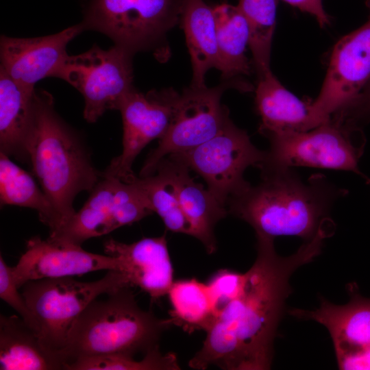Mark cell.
<instances>
[{
    "label": "cell",
    "instance_id": "cell-1",
    "mask_svg": "<svg viewBox=\"0 0 370 370\" xmlns=\"http://www.w3.org/2000/svg\"><path fill=\"white\" fill-rule=\"evenodd\" d=\"M330 236L322 229L286 257L276 253L273 239L256 236L254 263L243 273L236 294L217 311L188 366L199 370L212 365L225 370L269 369L276 331L292 291L290 278L319 255Z\"/></svg>",
    "mask_w": 370,
    "mask_h": 370
},
{
    "label": "cell",
    "instance_id": "cell-2",
    "mask_svg": "<svg viewBox=\"0 0 370 370\" xmlns=\"http://www.w3.org/2000/svg\"><path fill=\"white\" fill-rule=\"evenodd\" d=\"M259 169L260 182L232 196L226 205L228 213L249 223L256 236H293L309 241L333 224L330 210L346 190L321 173L304 181L291 167Z\"/></svg>",
    "mask_w": 370,
    "mask_h": 370
},
{
    "label": "cell",
    "instance_id": "cell-3",
    "mask_svg": "<svg viewBox=\"0 0 370 370\" xmlns=\"http://www.w3.org/2000/svg\"><path fill=\"white\" fill-rule=\"evenodd\" d=\"M26 150L28 162L60 218V230L76 212V196L91 191L101 173L94 167L79 136L56 112L53 98L45 90H36Z\"/></svg>",
    "mask_w": 370,
    "mask_h": 370
},
{
    "label": "cell",
    "instance_id": "cell-4",
    "mask_svg": "<svg viewBox=\"0 0 370 370\" xmlns=\"http://www.w3.org/2000/svg\"><path fill=\"white\" fill-rule=\"evenodd\" d=\"M107 295L92 301L74 323L62 355L64 367L81 357L146 354L159 346L161 335L173 325L169 318L140 308L132 288Z\"/></svg>",
    "mask_w": 370,
    "mask_h": 370
},
{
    "label": "cell",
    "instance_id": "cell-5",
    "mask_svg": "<svg viewBox=\"0 0 370 370\" xmlns=\"http://www.w3.org/2000/svg\"><path fill=\"white\" fill-rule=\"evenodd\" d=\"M126 287L121 273L110 270L92 282L78 281L73 277L29 281L22 286V295L37 319L42 345L58 357L64 367L62 352L82 312L99 296Z\"/></svg>",
    "mask_w": 370,
    "mask_h": 370
},
{
    "label": "cell",
    "instance_id": "cell-6",
    "mask_svg": "<svg viewBox=\"0 0 370 370\" xmlns=\"http://www.w3.org/2000/svg\"><path fill=\"white\" fill-rule=\"evenodd\" d=\"M270 147L258 166H308L352 171L365 179L358 167L365 139L362 127L332 116L302 132H282L266 136Z\"/></svg>",
    "mask_w": 370,
    "mask_h": 370
},
{
    "label": "cell",
    "instance_id": "cell-7",
    "mask_svg": "<svg viewBox=\"0 0 370 370\" xmlns=\"http://www.w3.org/2000/svg\"><path fill=\"white\" fill-rule=\"evenodd\" d=\"M184 0H91L82 23L134 54L156 49L181 18Z\"/></svg>",
    "mask_w": 370,
    "mask_h": 370
},
{
    "label": "cell",
    "instance_id": "cell-8",
    "mask_svg": "<svg viewBox=\"0 0 370 370\" xmlns=\"http://www.w3.org/2000/svg\"><path fill=\"white\" fill-rule=\"evenodd\" d=\"M265 156L266 151L254 145L247 132L230 119L212 138L190 149L169 156L201 176L209 192L225 207L232 196L250 184L243 177L247 168H258Z\"/></svg>",
    "mask_w": 370,
    "mask_h": 370
},
{
    "label": "cell",
    "instance_id": "cell-9",
    "mask_svg": "<svg viewBox=\"0 0 370 370\" xmlns=\"http://www.w3.org/2000/svg\"><path fill=\"white\" fill-rule=\"evenodd\" d=\"M134 55L115 45L108 50L95 45L84 53L69 56L59 78L83 96L87 122H96L108 110H118L123 98L135 88Z\"/></svg>",
    "mask_w": 370,
    "mask_h": 370
},
{
    "label": "cell",
    "instance_id": "cell-10",
    "mask_svg": "<svg viewBox=\"0 0 370 370\" xmlns=\"http://www.w3.org/2000/svg\"><path fill=\"white\" fill-rule=\"evenodd\" d=\"M230 85L236 84L228 82L213 88L190 85L177 94L170 125L147 156L140 177L153 174L164 158L194 148L222 130L230 117L221 98Z\"/></svg>",
    "mask_w": 370,
    "mask_h": 370
},
{
    "label": "cell",
    "instance_id": "cell-11",
    "mask_svg": "<svg viewBox=\"0 0 370 370\" xmlns=\"http://www.w3.org/2000/svg\"><path fill=\"white\" fill-rule=\"evenodd\" d=\"M153 212L147 199L132 180L101 175L82 208L49 237L81 245Z\"/></svg>",
    "mask_w": 370,
    "mask_h": 370
},
{
    "label": "cell",
    "instance_id": "cell-12",
    "mask_svg": "<svg viewBox=\"0 0 370 370\" xmlns=\"http://www.w3.org/2000/svg\"><path fill=\"white\" fill-rule=\"evenodd\" d=\"M369 79L370 14L335 45L319 94L311 102V128L350 106Z\"/></svg>",
    "mask_w": 370,
    "mask_h": 370
},
{
    "label": "cell",
    "instance_id": "cell-13",
    "mask_svg": "<svg viewBox=\"0 0 370 370\" xmlns=\"http://www.w3.org/2000/svg\"><path fill=\"white\" fill-rule=\"evenodd\" d=\"M178 93L173 90H151L146 94L135 88L120 103L123 121V149L101 172L128 181L135 175L132 164L141 151L166 132Z\"/></svg>",
    "mask_w": 370,
    "mask_h": 370
},
{
    "label": "cell",
    "instance_id": "cell-14",
    "mask_svg": "<svg viewBox=\"0 0 370 370\" xmlns=\"http://www.w3.org/2000/svg\"><path fill=\"white\" fill-rule=\"evenodd\" d=\"M347 287L349 301L344 305L322 298L314 310L293 308L289 313L327 328L340 369L370 370V298L361 295L356 284Z\"/></svg>",
    "mask_w": 370,
    "mask_h": 370
},
{
    "label": "cell",
    "instance_id": "cell-15",
    "mask_svg": "<svg viewBox=\"0 0 370 370\" xmlns=\"http://www.w3.org/2000/svg\"><path fill=\"white\" fill-rule=\"evenodd\" d=\"M117 269L118 262L112 256L87 251L80 245L36 236L27 241L26 249L12 267V273L21 288L32 280Z\"/></svg>",
    "mask_w": 370,
    "mask_h": 370
},
{
    "label": "cell",
    "instance_id": "cell-16",
    "mask_svg": "<svg viewBox=\"0 0 370 370\" xmlns=\"http://www.w3.org/2000/svg\"><path fill=\"white\" fill-rule=\"evenodd\" d=\"M82 23L55 34L34 38H0V69L24 86L35 88L38 81L58 77L69 57L68 44L82 32Z\"/></svg>",
    "mask_w": 370,
    "mask_h": 370
},
{
    "label": "cell",
    "instance_id": "cell-17",
    "mask_svg": "<svg viewBox=\"0 0 370 370\" xmlns=\"http://www.w3.org/2000/svg\"><path fill=\"white\" fill-rule=\"evenodd\" d=\"M103 247L106 254L117 260L116 271L128 287H138L152 301L167 295L174 282V270L165 233L130 244L110 238Z\"/></svg>",
    "mask_w": 370,
    "mask_h": 370
},
{
    "label": "cell",
    "instance_id": "cell-18",
    "mask_svg": "<svg viewBox=\"0 0 370 370\" xmlns=\"http://www.w3.org/2000/svg\"><path fill=\"white\" fill-rule=\"evenodd\" d=\"M160 162L170 175L180 207L189 223L190 236L203 244L208 254L214 253L217 248L214 227L228 214L227 208L190 177L185 165L169 156Z\"/></svg>",
    "mask_w": 370,
    "mask_h": 370
},
{
    "label": "cell",
    "instance_id": "cell-19",
    "mask_svg": "<svg viewBox=\"0 0 370 370\" xmlns=\"http://www.w3.org/2000/svg\"><path fill=\"white\" fill-rule=\"evenodd\" d=\"M255 93L261 134L311 130V102L300 99L286 89L271 71L258 77Z\"/></svg>",
    "mask_w": 370,
    "mask_h": 370
},
{
    "label": "cell",
    "instance_id": "cell-20",
    "mask_svg": "<svg viewBox=\"0 0 370 370\" xmlns=\"http://www.w3.org/2000/svg\"><path fill=\"white\" fill-rule=\"evenodd\" d=\"M36 89L23 86L0 69L1 152L28 162L27 141L34 116Z\"/></svg>",
    "mask_w": 370,
    "mask_h": 370
},
{
    "label": "cell",
    "instance_id": "cell-21",
    "mask_svg": "<svg viewBox=\"0 0 370 370\" xmlns=\"http://www.w3.org/2000/svg\"><path fill=\"white\" fill-rule=\"evenodd\" d=\"M0 369L57 370L64 369V363L20 316L1 314Z\"/></svg>",
    "mask_w": 370,
    "mask_h": 370
},
{
    "label": "cell",
    "instance_id": "cell-22",
    "mask_svg": "<svg viewBox=\"0 0 370 370\" xmlns=\"http://www.w3.org/2000/svg\"><path fill=\"white\" fill-rule=\"evenodd\" d=\"M180 20L193 68L191 85L205 86L206 73L219 66L213 8L204 0H184Z\"/></svg>",
    "mask_w": 370,
    "mask_h": 370
},
{
    "label": "cell",
    "instance_id": "cell-23",
    "mask_svg": "<svg viewBox=\"0 0 370 370\" xmlns=\"http://www.w3.org/2000/svg\"><path fill=\"white\" fill-rule=\"evenodd\" d=\"M219 53L218 70L224 79H234L251 73V63L246 55L249 44L247 21L238 9L228 3L213 8Z\"/></svg>",
    "mask_w": 370,
    "mask_h": 370
},
{
    "label": "cell",
    "instance_id": "cell-24",
    "mask_svg": "<svg viewBox=\"0 0 370 370\" xmlns=\"http://www.w3.org/2000/svg\"><path fill=\"white\" fill-rule=\"evenodd\" d=\"M0 201L2 206L12 205L37 211L50 234L61 227L60 218L49 199L29 173L0 153Z\"/></svg>",
    "mask_w": 370,
    "mask_h": 370
},
{
    "label": "cell",
    "instance_id": "cell-25",
    "mask_svg": "<svg viewBox=\"0 0 370 370\" xmlns=\"http://www.w3.org/2000/svg\"><path fill=\"white\" fill-rule=\"evenodd\" d=\"M167 295L171 305L169 319L172 325L188 333L205 331L216 314L207 283L195 278L174 281Z\"/></svg>",
    "mask_w": 370,
    "mask_h": 370
},
{
    "label": "cell",
    "instance_id": "cell-26",
    "mask_svg": "<svg viewBox=\"0 0 370 370\" xmlns=\"http://www.w3.org/2000/svg\"><path fill=\"white\" fill-rule=\"evenodd\" d=\"M132 180L147 199L153 212L162 219L166 229L190 236V227L181 207L170 175L162 162L153 174L134 175ZM129 181V180H128Z\"/></svg>",
    "mask_w": 370,
    "mask_h": 370
},
{
    "label": "cell",
    "instance_id": "cell-27",
    "mask_svg": "<svg viewBox=\"0 0 370 370\" xmlns=\"http://www.w3.org/2000/svg\"><path fill=\"white\" fill-rule=\"evenodd\" d=\"M237 7L249 31V47L258 77L271 71L273 37L276 25V0H238Z\"/></svg>",
    "mask_w": 370,
    "mask_h": 370
},
{
    "label": "cell",
    "instance_id": "cell-28",
    "mask_svg": "<svg viewBox=\"0 0 370 370\" xmlns=\"http://www.w3.org/2000/svg\"><path fill=\"white\" fill-rule=\"evenodd\" d=\"M180 367L173 353L162 354L159 346L149 350L140 360L124 354L78 358L66 364V370H177Z\"/></svg>",
    "mask_w": 370,
    "mask_h": 370
},
{
    "label": "cell",
    "instance_id": "cell-29",
    "mask_svg": "<svg viewBox=\"0 0 370 370\" xmlns=\"http://www.w3.org/2000/svg\"><path fill=\"white\" fill-rule=\"evenodd\" d=\"M12 276V267L0 256V297L10 306L24 321L38 335V323L27 306Z\"/></svg>",
    "mask_w": 370,
    "mask_h": 370
},
{
    "label": "cell",
    "instance_id": "cell-30",
    "mask_svg": "<svg viewBox=\"0 0 370 370\" xmlns=\"http://www.w3.org/2000/svg\"><path fill=\"white\" fill-rule=\"evenodd\" d=\"M242 279L243 273L228 269H221L212 276L207 284L217 311L236 294Z\"/></svg>",
    "mask_w": 370,
    "mask_h": 370
},
{
    "label": "cell",
    "instance_id": "cell-31",
    "mask_svg": "<svg viewBox=\"0 0 370 370\" xmlns=\"http://www.w3.org/2000/svg\"><path fill=\"white\" fill-rule=\"evenodd\" d=\"M335 115L360 127L370 121V79L353 103Z\"/></svg>",
    "mask_w": 370,
    "mask_h": 370
},
{
    "label": "cell",
    "instance_id": "cell-32",
    "mask_svg": "<svg viewBox=\"0 0 370 370\" xmlns=\"http://www.w3.org/2000/svg\"><path fill=\"white\" fill-rule=\"evenodd\" d=\"M283 1L314 16L321 27L328 25L330 23V18L323 8L322 0Z\"/></svg>",
    "mask_w": 370,
    "mask_h": 370
},
{
    "label": "cell",
    "instance_id": "cell-33",
    "mask_svg": "<svg viewBox=\"0 0 370 370\" xmlns=\"http://www.w3.org/2000/svg\"><path fill=\"white\" fill-rule=\"evenodd\" d=\"M367 5H368L369 8L370 9V0H366Z\"/></svg>",
    "mask_w": 370,
    "mask_h": 370
},
{
    "label": "cell",
    "instance_id": "cell-34",
    "mask_svg": "<svg viewBox=\"0 0 370 370\" xmlns=\"http://www.w3.org/2000/svg\"><path fill=\"white\" fill-rule=\"evenodd\" d=\"M365 180H366L367 183L370 185V179L367 177Z\"/></svg>",
    "mask_w": 370,
    "mask_h": 370
}]
</instances>
